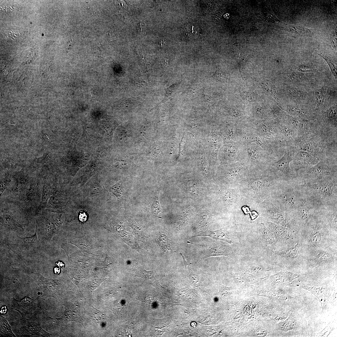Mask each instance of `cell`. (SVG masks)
<instances>
[{
  "label": "cell",
  "mask_w": 337,
  "mask_h": 337,
  "mask_svg": "<svg viewBox=\"0 0 337 337\" xmlns=\"http://www.w3.org/2000/svg\"><path fill=\"white\" fill-rule=\"evenodd\" d=\"M279 180L266 168H252L237 188L247 201L256 204L269 198L280 184Z\"/></svg>",
  "instance_id": "cell-1"
},
{
  "label": "cell",
  "mask_w": 337,
  "mask_h": 337,
  "mask_svg": "<svg viewBox=\"0 0 337 337\" xmlns=\"http://www.w3.org/2000/svg\"><path fill=\"white\" fill-rule=\"evenodd\" d=\"M243 140L244 159L252 169L266 168L275 162L272 154L258 144Z\"/></svg>",
  "instance_id": "cell-2"
},
{
  "label": "cell",
  "mask_w": 337,
  "mask_h": 337,
  "mask_svg": "<svg viewBox=\"0 0 337 337\" xmlns=\"http://www.w3.org/2000/svg\"><path fill=\"white\" fill-rule=\"evenodd\" d=\"M219 176L221 181L229 187H237L241 181L252 169L243 159L237 162L220 166Z\"/></svg>",
  "instance_id": "cell-3"
},
{
  "label": "cell",
  "mask_w": 337,
  "mask_h": 337,
  "mask_svg": "<svg viewBox=\"0 0 337 337\" xmlns=\"http://www.w3.org/2000/svg\"><path fill=\"white\" fill-rule=\"evenodd\" d=\"M269 199L276 207L283 211L285 208H298L301 200L297 199L294 189L285 187L280 184L272 193Z\"/></svg>",
  "instance_id": "cell-4"
},
{
  "label": "cell",
  "mask_w": 337,
  "mask_h": 337,
  "mask_svg": "<svg viewBox=\"0 0 337 337\" xmlns=\"http://www.w3.org/2000/svg\"><path fill=\"white\" fill-rule=\"evenodd\" d=\"M218 154L219 162L223 165L235 163L244 159L243 140L235 143H224L220 148Z\"/></svg>",
  "instance_id": "cell-5"
},
{
  "label": "cell",
  "mask_w": 337,
  "mask_h": 337,
  "mask_svg": "<svg viewBox=\"0 0 337 337\" xmlns=\"http://www.w3.org/2000/svg\"><path fill=\"white\" fill-rule=\"evenodd\" d=\"M302 186L318 198L326 200L334 197L336 198V182L332 180L312 184L305 183Z\"/></svg>",
  "instance_id": "cell-6"
},
{
  "label": "cell",
  "mask_w": 337,
  "mask_h": 337,
  "mask_svg": "<svg viewBox=\"0 0 337 337\" xmlns=\"http://www.w3.org/2000/svg\"><path fill=\"white\" fill-rule=\"evenodd\" d=\"M261 215L269 219L271 222L281 225L286 222L283 211L275 206L269 199L255 204Z\"/></svg>",
  "instance_id": "cell-7"
},
{
  "label": "cell",
  "mask_w": 337,
  "mask_h": 337,
  "mask_svg": "<svg viewBox=\"0 0 337 337\" xmlns=\"http://www.w3.org/2000/svg\"><path fill=\"white\" fill-rule=\"evenodd\" d=\"M248 125L258 135L271 143L278 144L281 141V133L278 127L265 122H254Z\"/></svg>",
  "instance_id": "cell-8"
},
{
  "label": "cell",
  "mask_w": 337,
  "mask_h": 337,
  "mask_svg": "<svg viewBox=\"0 0 337 337\" xmlns=\"http://www.w3.org/2000/svg\"><path fill=\"white\" fill-rule=\"evenodd\" d=\"M293 159L290 153H286L282 157L271 163L266 168L279 180L281 177H291L293 174L290 164Z\"/></svg>",
  "instance_id": "cell-9"
},
{
  "label": "cell",
  "mask_w": 337,
  "mask_h": 337,
  "mask_svg": "<svg viewBox=\"0 0 337 337\" xmlns=\"http://www.w3.org/2000/svg\"><path fill=\"white\" fill-rule=\"evenodd\" d=\"M222 188L220 194L227 208L235 210L239 208L244 198L237 187Z\"/></svg>",
  "instance_id": "cell-10"
},
{
  "label": "cell",
  "mask_w": 337,
  "mask_h": 337,
  "mask_svg": "<svg viewBox=\"0 0 337 337\" xmlns=\"http://www.w3.org/2000/svg\"><path fill=\"white\" fill-rule=\"evenodd\" d=\"M218 130L224 143H235L243 140L241 124H227Z\"/></svg>",
  "instance_id": "cell-11"
},
{
  "label": "cell",
  "mask_w": 337,
  "mask_h": 337,
  "mask_svg": "<svg viewBox=\"0 0 337 337\" xmlns=\"http://www.w3.org/2000/svg\"><path fill=\"white\" fill-rule=\"evenodd\" d=\"M334 174V171L329 167L323 163H319L308 169L306 177L316 183L332 180L328 177H333Z\"/></svg>",
  "instance_id": "cell-12"
},
{
  "label": "cell",
  "mask_w": 337,
  "mask_h": 337,
  "mask_svg": "<svg viewBox=\"0 0 337 337\" xmlns=\"http://www.w3.org/2000/svg\"><path fill=\"white\" fill-rule=\"evenodd\" d=\"M37 227L35 233L33 236L26 237H22L17 235L15 237L14 244L19 250L28 254L36 253L40 247L41 243L37 235Z\"/></svg>",
  "instance_id": "cell-13"
},
{
  "label": "cell",
  "mask_w": 337,
  "mask_h": 337,
  "mask_svg": "<svg viewBox=\"0 0 337 337\" xmlns=\"http://www.w3.org/2000/svg\"><path fill=\"white\" fill-rule=\"evenodd\" d=\"M293 160L295 171L311 167L319 163L317 158L306 151H302L299 152L293 158Z\"/></svg>",
  "instance_id": "cell-14"
},
{
  "label": "cell",
  "mask_w": 337,
  "mask_h": 337,
  "mask_svg": "<svg viewBox=\"0 0 337 337\" xmlns=\"http://www.w3.org/2000/svg\"><path fill=\"white\" fill-rule=\"evenodd\" d=\"M13 309L19 312L22 316L28 314L34 311L37 307L36 300H33L28 297L21 300L13 298Z\"/></svg>",
  "instance_id": "cell-15"
},
{
  "label": "cell",
  "mask_w": 337,
  "mask_h": 337,
  "mask_svg": "<svg viewBox=\"0 0 337 337\" xmlns=\"http://www.w3.org/2000/svg\"><path fill=\"white\" fill-rule=\"evenodd\" d=\"M232 254V250L230 246L214 242L209 247L207 257L224 256L229 257Z\"/></svg>",
  "instance_id": "cell-16"
},
{
  "label": "cell",
  "mask_w": 337,
  "mask_h": 337,
  "mask_svg": "<svg viewBox=\"0 0 337 337\" xmlns=\"http://www.w3.org/2000/svg\"><path fill=\"white\" fill-rule=\"evenodd\" d=\"M279 26L281 29L288 32L295 34L297 35L312 37L314 33L311 29L304 27L294 25H290L281 22Z\"/></svg>",
  "instance_id": "cell-17"
},
{
  "label": "cell",
  "mask_w": 337,
  "mask_h": 337,
  "mask_svg": "<svg viewBox=\"0 0 337 337\" xmlns=\"http://www.w3.org/2000/svg\"><path fill=\"white\" fill-rule=\"evenodd\" d=\"M260 242L265 246H271L276 242L273 234L267 228L264 222H261L258 227Z\"/></svg>",
  "instance_id": "cell-18"
},
{
  "label": "cell",
  "mask_w": 337,
  "mask_h": 337,
  "mask_svg": "<svg viewBox=\"0 0 337 337\" xmlns=\"http://www.w3.org/2000/svg\"><path fill=\"white\" fill-rule=\"evenodd\" d=\"M1 222L6 227L17 233L25 232L24 229L20 223L10 215L4 214L1 215Z\"/></svg>",
  "instance_id": "cell-19"
},
{
  "label": "cell",
  "mask_w": 337,
  "mask_h": 337,
  "mask_svg": "<svg viewBox=\"0 0 337 337\" xmlns=\"http://www.w3.org/2000/svg\"><path fill=\"white\" fill-rule=\"evenodd\" d=\"M200 236H209L214 239L224 241L229 243L232 242L228 233L225 230L222 229L213 231L207 230L192 237Z\"/></svg>",
  "instance_id": "cell-20"
},
{
  "label": "cell",
  "mask_w": 337,
  "mask_h": 337,
  "mask_svg": "<svg viewBox=\"0 0 337 337\" xmlns=\"http://www.w3.org/2000/svg\"><path fill=\"white\" fill-rule=\"evenodd\" d=\"M267 223L273 234L277 238L282 239L286 237L287 232L283 226L270 221L267 222Z\"/></svg>",
  "instance_id": "cell-21"
},
{
  "label": "cell",
  "mask_w": 337,
  "mask_h": 337,
  "mask_svg": "<svg viewBox=\"0 0 337 337\" xmlns=\"http://www.w3.org/2000/svg\"><path fill=\"white\" fill-rule=\"evenodd\" d=\"M136 272L139 276L144 278L151 283H159L158 281L155 279L151 271H145L140 265H138L136 267Z\"/></svg>",
  "instance_id": "cell-22"
},
{
  "label": "cell",
  "mask_w": 337,
  "mask_h": 337,
  "mask_svg": "<svg viewBox=\"0 0 337 337\" xmlns=\"http://www.w3.org/2000/svg\"><path fill=\"white\" fill-rule=\"evenodd\" d=\"M298 208L302 220H307L310 215V208L309 205L305 201L302 200Z\"/></svg>",
  "instance_id": "cell-23"
},
{
  "label": "cell",
  "mask_w": 337,
  "mask_h": 337,
  "mask_svg": "<svg viewBox=\"0 0 337 337\" xmlns=\"http://www.w3.org/2000/svg\"><path fill=\"white\" fill-rule=\"evenodd\" d=\"M0 330L2 332L9 336L15 337L11 330V327L7 320L1 316Z\"/></svg>",
  "instance_id": "cell-24"
},
{
  "label": "cell",
  "mask_w": 337,
  "mask_h": 337,
  "mask_svg": "<svg viewBox=\"0 0 337 337\" xmlns=\"http://www.w3.org/2000/svg\"><path fill=\"white\" fill-rule=\"evenodd\" d=\"M298 243L295 246L282 252H277L275 254L286 257H293L296 256L298 251Z\"/></svg>",
  "instance_id": "cell-25"
},
{
  "label": "cell",
  "mask_w": 337,
  "mask_h": 337,
  "mask_svg": "<svg viewBox=\"0 0 337 337\" xmlns=\"http://www.w3.org/2000/svg\"><path fill=\"white\" fill-rule=\"evenodd\" d=\"M310 240L313 245L317 246L320 244L321 240V236L318 230L315 229L313 230L311 234Z\"/></svg>",
  "instance_id": "cell-26"
},
{
  "label": "cell",
  "mask_w": 337,
  "mask_h": 337,
  "mask_svg": "<svg viewBox=\"0 0 337 337\" xmlns=\"http://www.w3.org/2000/svg\"><path fill=\"white\" fill-rule=\"evenodd\" d=\"M333 259V256L331 254L325 252H320L316 256V260L320 263L331 261Z\"/></svg>",
  "instance_id": "cell-27"
},
{
  "label": "cell",
  "mask_w": 337,
  "mask_h": 337,
  "mask_svg": "<svg viewBox=\"0 0 337 337\" xmlns=\"http://www.w3.org/2000/svg\"><path fill=\"white\" fill-rule=\"evenodd\" d=\"M288 92L291 96L299 99L304 100L306 98V95L302 91L294 88L288 87Z\"/></svg>",
  "instance_id": "cell-28"
},
{
  "label": "cell",
  "mask_w": 337,
  "mask_h": 337,
  "mask_svg": "<svg viewBox=\"0 0 337 337\" xmlns=\"http://www.w3.org/2000/svg\"><path fill=\"white\" fill-rule=\"evenodd\" d=\"M50 189L49 184L46 182H44L42 204L45 205L50 196Z\"/></svg>",
  "instance_id": "cell-29"
},
{
  "label": "cell",
  "mask_w": 337,
  "mask_h": 337,
  "mask_svg": "<svg viewBox=\"0 0 337 337\" xmlns=\"http://www.w3.org/2000/svg\"><path fill=\"white\" fill-rule=\"evenodd\" d=\"M327 89L326 87H323L321 89L317 90L315 92V97L317 104L321 105L324 100L325 93H326Z\"/></svg>",
  "instance_id": "cell-30"
},
{
  "label": "cell",
  "mask_w": 337,
  "mask_h": 337,
  "mask_svg": "<svg viewBox=\"0 0 337 337\" xmlns=\"http://www.w3.org/2000/svg\"><path fill=\"white\" fill-rule=\"evenodd\" d=\"M64 315L68 319L76 320V319L78 318L79 314L77 310L75 308H69L65 310Z\"/></svg>",
  "instance_id": "cell-31"
},
{
  "label": "cell",
  "mask_w": 337,
  "mask_h": 337,
  "mask_svg": "<svg viewBox=\"0 0 337 337\" xmlns=\"http://www.w3.org/2000/svg\"><path fill=\"white\" fill-rule=\"evenodd\" d=\"M318 55L326 61L329 66L333 75L335 77V78L337 79V69L333 61L325 55L319 54H318Z\"/></svg>",
  "instance_id": "cell-32"
},
{
  "label": "cell",
  "mask_w": 337,
  "mask_h": 337,
  "mask_svg": "<svg viewBox=\"0 0 337 337\" xmlns=\"http://www.w3.org/2000/svg\"><path fill=\"white\" fill-rule=\"evenodd\" d=\"M212 76L217 81L221 82H225L227 81V78L226 75L221 70L218 69Z\"/></svg>",
  "instance_id": "cell-33"
},
{
  "label": "cell",
  "mask_w": 337,
  "mask_h": 337,
  "mask_svg": "<svg viewBox=\"0 0 337 337\" xmlns=\"http://www.w3.org/2000/svg\"><path fill=\"white\" fill-rule=\"evenodd\" d=\"M109 191L114 194L117 198H120L122 192L121 184L117 183L110 189Z\"/></svg>",
  "instance_id": "cell-34"
},
{
  "label": "cell",
  "mask_w": 337,
  "mask_h": 337,
  "mask_svg": "<svg viewBox=\"0 0 337 337\" xmlns=\"http://www.w3.org/2000/svg\"><path fill=\"white\" fill-rule=\"evenodd\" d=\"M158 196L155 197V200L151 207L152 212L155 215H157L160 212H161Z\"/></svg>",
  "instance_id": "cell-35"
},
{
  "label": "cell",
  "mask_w": 337,
  "mask_h": 337,
  "mask_svg": "<svg viewBox=\"0 0 337 337\" xmlns=\"http://www.w3.org/2000/svg\"><path fill=\"white\" fill-rule=\"evenodd\" d=\"M263 88L268 93L272 96H275L276 94V90L275 88L273 85L269 83H266L263 84Z\"/></svg>",
  "instance_id": "cell-36"
},
{
  "label": "cell",
  "mask_w": 337,
  "mask_h": 337,
  "mask_svg": "<svg viewBox=\"0 0 337 337\" xmlns=\"http://www.w3.org/2000/svg\"><path fill=\"white\" fill-rule=\"evenodd\" d=\"M278 128L281 132L286 137H291L292 136V132L291 129L288 126L280 125L278 126Z\"/></svg>",
  "instance_id": "cell-37"
},
{
  "label": "cell",
  "mask_w": 337,
  "mask_h": 337,
  "mask_svg": "<svg viewBox=\"0 0 337 337\" xmlns=\"http://www.w3.org/2000/svg\"><path fill=\"white\" fill-rule=\"evenodd\" d=\"M337 107L333 106L329 109L327 111L326 115L329 119H333L336 117Z\"/></svg>",
  "instance_id": "cell-38"
},
{
  "label": "cell",
  "mask_w": 337,
  "mask_h": 337,
  "mask_svg": "<svg viewBox=\"0 0 337 337\" xmlns=\"http://www.w3.org/2000/svg\"><path fill=\"white\" fill-rule=\"evenodd\" d=\"M237 51L236 50L235 53V56H235L236 60L238 63L241 64L245 63L246 60V58L243 52H241L240 51L238 53Z\"/></svg>",
  "instance_id": "cell-39"
},
{
  "label": "cell",
  "mask_w": 337,
  "mask_h": 337,
  "mask_svg": "<svg viewBox=\"0 0 337 337\" xmlns=\"http://www.w3.org/2000/svg\"><path fill=\"white\" fill-rule=\"evenodd\" d=\"M301 76L296 73H293L288 76V79L291 81H298L301 80Z\"/></svg>",
  "instance_id": "cell-40"
},
{
  "label": "cell",
  "mask_w": 337,
  "mask_h": 337,
  "mask_svg": "<svg viewBox=\"0 0 337 337\" xmlns=\"http://www.w3.org/2000/svg\"><path fill=\"white\" fill-rule=\"evenodd\" d=\"M286 273L288 276V281L289 282H291L293 280L300 277V276L296 274L287 271H286Z\"/></svg>",
  "instance_id": "cell-41"
},
{
  "label": "cell",
  "mask_w": 337,
  "mask_h": 337,
  "mask_svg": "<svg viewBox=\"0 0 337 337\" xmlns=\"http://www.w3.org/2000/svg\"><path fill=\"white\" fill-rule=\"evenodd\" d=\"M298 70L299 71L303 72H308L312 71V69L308 66H300L298 67Z\"/></svg>",
  "instance_id": "cell-42"
},
{
  "label": "cell",
  "mask_w": 337,
  "mask_h": 337,
  "mask_svg": "<svg viewBox=\"0 0 337 337\" xmlns=\"http://www.w3.org/2000/svg\"><path fill=\"white\" fill-rule=\"evenodd\" d=\"M189 278L190 280L193 283L199 281L200 280L198 276L194 274H191L189 276Z\"/></svg>",
  "instance_id": "cell-43"
},
{
  "label": "cell",
  "mask_w": 337,
  "mask_h": 337,
  "mask_svg": "<svg viewBox=\"0 0 337 337\" xmlns=\"http://www.w3.org/2000/svg\"><path fill=\"white\" fill-rule=\"evenodd\" d=\"M250 218L251 220H253L256 219L258 216L259 214L257 212L255 211H251L249 213Z\"/></svg>",
  "instance_id": "cell-44"
},
{
  "label": "cell",
  "mask_w": 337,
  "mask_h": 337,
  "mask_svg": "<svg viewBox=\"0 0 337 337\" xmlns=\"http://www.w3.org/2000/svg\"><path fill=\"white\" fill-rule=\"evenodd\" d=\"M79 220L82 222H84L87 219V215L85 212L80 213L79 215Z\"/></svg>",
  "instance_id": "cell-45"
},
{
  "label": "cell",
  "mask_w": 337,
  "mask_h": 337,
  "mask_svg": "<svg viewBox=\"0 0 337 337\" xmlns=\"http://www.w3.org/2000/svg\"><path fill=\"white\" fill-rule=\"evenodd\" d=\"M180 254L181 255L182 257L183 258V261H184V264L185 266V267L186 271V273H187V266L188 265V263L187 262V261H186V260L185 259V258L183 256L182 254L181 253H180Z\"/></svg>",
  "instance_id": "cell-46"
},
{
  "label": "cell",
  "mask_w": 337,
  "mask_h": 337,
  "mask_svg": "<svg viewBox=\"0 0 337 337\" xmlns=\"http://www.w3.org/2000/svg\"><path fill=\"white\" fill-rule=\"evenodd\" d=\"M72 41H70L69 42L67 43V48H68V49H69V48L71 46V44H72Z\"/></svg>",
  "instance_id": "cell-47"
},
{
  "label": "cell",
  "mask_w": 337,
  "mask_h": 337,
  "mask_svg": "<svg viewBox=\"0 0 337 337\" xmlns=\"http://www.w3.org/2000/svg\"><path fill=\"white\" fill-rule=\"evenodd\" d=\"M54 271L56 274H58L60 272V269L57 267L54 268Z\"/></svg>",
  "instance_id": "cell-48"
},
{
  "label": "cell",
  "mask_w": 337,
  "mask_h": 337,
  "mask_svg": "<svg viewBox=\"0 0 337 337\" xmlns=\"http://www.w3.org/2000/svg\"><path fill=\"white\" fill-rule=\"evenodd\" d=\"M191 325H192V326L195 327H196V326L197 325V324H196V323L195 322H192L191 323Z\"/></svg>",
  "instance_id": "cell-49"
}]
</instances>
